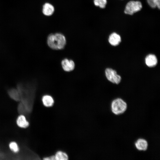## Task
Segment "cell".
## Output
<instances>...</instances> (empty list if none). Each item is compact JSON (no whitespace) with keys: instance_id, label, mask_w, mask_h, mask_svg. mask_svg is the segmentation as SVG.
<instances>
[{"instance_id":"17","label":"cell","mask_w":160,"mask_h":160,"mask_svg":"<svg viewBox=\"0 0 160 160\" xmlns=\"http://www.w3.org/2000/svg\"><path fill=\"white\" fill-rule=\"evenodd\" d=\"M10 150L14 153H17L19 151V148L17 143L15 142H10L9 145Z\"/></svg>"},{"instance_id":"11","label":"cell","mask_w":160,"mask_h":160,"mask_svg":"<svg viewBox=\"0 0 160 160\" xmlns=\"http://www.w3.org/2000/svg\"><path fill=\"white\" fill-rule=\"evenodd\" d=\"M42 101L44 105L47 107L52 106L54 103V100L52 97L48 95H44L42 97Z\"/></svg>"},{"instance_id":"14","label":"cell","mask_w":160,"mask_h":160,"mask_svg":"<svg viewBox=\"0 0 160 160\" xmlns=\"http://www.w3.org/2000/svg\"><path fill=\"white\" fill-rule=\"evenodd\" d=\"M54 156L55 160H67L68 159V154L60 151H57Z\"/></svg>"},{"instance_id":"15","label":"cell","mask_w":160,"mask_h":160,"mask_svg":"<svg viewBox=\"0 0 160 160\" xmlns=\"http://www.w3.org/2000/svg\"><path fill=\"white\" fill-rule=\"evenodd\" d=\"M149 5L152 8H160V0H147Z\"/></svg>"},{"instance_id":"5","label":"cell","mask_w":160,"mask_h":160,"mask_svg":"<svg viewBox=\"0 0 160 160\" xmlns=\"http://www.w3.org/2000/svg\"><path fill=\"white\" fill-rule=\"evenodd\" d=\"M105 73L107 79L111 82L116 84H118L120 82L121 77L117 74L115 70L107 68L105 70Z\"/></svg>"},{"instance_id":"16","label":"cell","mask_w":160,"mask_h":160,"mask_svg":"<svg viewBox=\"0 0 160 160\" xmlns=\"http://www.w3.org/2000/svg\"><path fill=\"white\" fill-rule=\"evenodd\" d=\"M94 3L95 5L101 8L105 7L107 4L106 0H94Z\"/></svg>"},{"instance_id":"7","label":"cell","mask_w":160,"mask_h":160,"mask_svg":"<svg viewBox=\"0 0 160 160\" xmlns=\"http://www.w3.org/2000/svg\"><path fill=\"white\" fill-rule=\"evenodd\" d=\"M135 145L138 150L145 151L148 148V145L146 140L140 138L138 139L135 143Z\"/></svg>"},{"instance_id":"3","label":"cell","mask_w":160,"mask_h":160,"mask_svg":"<svg viewBox=\"0 0 160 160\" xmlns=\"http://www.w3.org/2000/svg\"><path fill=\"white\" fill-rule=\"evenodd\" d=\"M127 108L126 103L121 98H116L111 103V110L115 115H119L123 113L126 111Z\"/></svg>"},{"instance_id":"6","label":"cell","mask_w":160,"mask_h":160,"mask_svg":"<svg viewBox=\"0 0 160 160\" xmlns=\"http://www.w3.org/2000/svg\"><path fill=\"white\" fill-rule=\"evenodd\" d=\"M61 65L63 70L66 72L73 71L75 67V63L72 60L65 58L61 62Z\"/></svg>"},{"instance_id":"10","label":"cell","mask_w":160,"mask_h":160,"mask_svg":"<svg viewBox=\"0 0 160 160\" xmlns=\"http://www.w3.org/2000/svg\"><path fill=\"white\" fill-rule=\"evenodd\" d=\"M145 62L148 66L153 67L156 65L157 63V60L155 55L153 54H150L146 57Z\"/></svg>"},{"instance_id":"18","label":"cell","mask_w":160,"mask_h":160,"mask_svg":"<svg viewBox=\"0 0 160 160\" xmlns=\"http://www.w3.org/2000/svg\"><path fill=\"white\" fill-rule=\"evenodd\" d=\"M44 159L45 160H55V156L53 155L49 157H45L44 158Z\"/></svg>"},{"instance_id":"2","label":"cell","mask_w":160,"mask_h":160,"mask_svg":"<svg viewBox=\"0 0 160 160\" xmlns=\"http://www.w3.org/2000/svg\"><path fill=\"white\" fill-rule=\"evenodd\" d=\"M66 42L65 37L60 33H51L47 38V43L48 46L53 50H59L63 49Z\"/></svg>"},{"instance_id":"8","label":"cell","mask_w":160,"mask_h":160,"mask_svg":"<svg viewBox=\"0 0 160 160\" xmlns=\"http://www.w3.org/2000/svg\"><path fill=\"white\" fill-rule=\"evenodd\" d=\"M54 11V6L49 3H45L43 6L42 12L46 16H50L52 15Z\"/></svg>"},{"instance_id":"12","label":"cell","mask_w":160,"mask_h":160,"mask_svg":"<svg viewBox=\"0 0 160 160\" xmlns=\"http://www.w3.org/2000/svg\"><path fill=\"white\" fill-rule=\"evenodd\" d=\"M16 122L17 125L22 128H26L29 125V123L27 120L25 116L23 115H20L17 118Z\"/></svg>"},{"instance_id":"1","label":"cell","mask_w":160,"mask_h":160,"mask_svg":"<svg viewBox=\"0 0 160 160\" xmlns=\"http://www.w3.org/2000/svg\"><path fill=\"white\" fill-rule=\"evenodd\" d=\"M17 89L20 97L22 103L28 111H30V103L31 104L34 97L35 90V84L32 83H20L17 85Z\"/></svg>"},{"instance_id":"13","label":"cell","mask_w":160,"mask_h":160,"mask_svg":"<svg viewBox=\"0 0 160 160\" xmlns=\"http://www.w3.org/2000/svg\"><path fill=\"white\" fill-rule=\"evenodd\" d=\"M8 93L9 96L14 100L19 101L20 100V97L17 89L12 88L8 91Z\"/></svg>"},{"instance_id":"9","label":"cell","mask_w":160,"mask_h":160,"mask_svg":"<svg viewBox=\"0 0 160 160\" xmlns=\"http://www.w3.org/2000/svg\"><path fill=\"white\" fill-rule=\"evenodd\" d=\"M108 41L111 45L116 46L121 42V38L119 35L115 33H113L110 35Z\"/></svg>"},{"instance_id":"4","label":"cell","mask_w":160,"mask_h":160,"mask_svg":"<svg viewBox=\"0 0 160 160\" xmlns=\"http://www.w3.org/2000/svg\"><path fill=\"white\" fill-rule=\"evenodd\" d=\"M142 7V4L140 1H130L127 4L124 12L126 14L132 15L140 10Z\"/></svg>"}]
</instances>
